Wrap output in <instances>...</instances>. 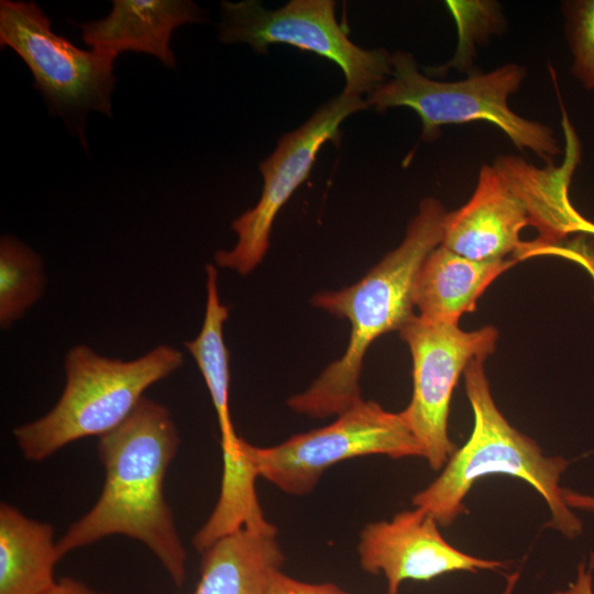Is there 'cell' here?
<instances>
[{"label": "cell", "instance_id": "cell-26", "mask_svg": "<svg viewBox=\"0 0 594 594\" xmlns=\"http://www.w3.org/2000/svg\"><path fill=\"white\" fill-rule=\"evenodd\" d=\"M581 232L594 234V223L584 219L582 222Z\"/></svg>", "mask_w": 594, "mask_h": 594}, {"label": "cell", "instance_id": "cell-7", "mask_svg": "<svg viewBox=\"0 0 594 594\" xmlns=\"http://www.w3.org/2000/svg\"><path fill=\"white\" fill-rule=\"evenodd\" d=\"M221 12V42L246 43L258 53L275 43L312 52L342 69L345 94L369 96L392 75V54L352 43L336 19L334 1L292 0L277 10H267L255 0L222 1Z\"/></svg>", "mask_w": 594, "mask_h": 594}, {"label": "cell", "instance_id": "cell-13", "mask_svg": "<svg viewBox=\"0 0 594 594\" xmlns=\"http://www.w3.org/2000/svg\"><path fill=\"white\" fill-rule=\"evenodd\" d=\"M562 128L565 146L563 163L539 168L516 155H499L493 163L508 188L526 209L529 226L539 237L526 243L524 256L550 251L569 234L580 232L583 217L569 199V187L581 162V143L566 114Z\"/></svg>", "mask_w": 594, "mask_h": 594}, {"label": "cell", "instance_id": "cell-19", "mask_svg": "<svg viewBox=\"0 0 594 594\" xmlns=\"http://www.w3.org/2000/svg\"><path fill=\"white\" fill-rule=\"evenodd\" d=\"M45 287L41 256L12 235L0 240V324L9 328L35 304Z\"/></svg>", "mask_w": 594, "mask_h": 594}, {"label": "cell", "instance_id": "cell-11", "mask_svg": "<svg viewBox=\"0 0 594 594\" xmlns=\"http://www.w3.org/2000/svg\"><path fill=\"white\" fill-rule=\"evenodd\" d=\"M358 554L363 571L385 578L387 594H399L406 581L428 582L452 572L506 566L503 561L474 557L451 546L432 514L421 507L366 525L360 534Z\"/></svg>", "mask_w": 594, "mask_h": 594}, {"label": "cell", "instance_id": "cell-25", "mask_svg": "<svg viewBox=\"0 0 594 594\" xmlns=\"http://www.w3.org/2000/svg\"><path fill=\"white\" fill-rule=\"evenodd\" d=\"M563 498L570 508L594 512V496L563 488Z\"/></svg>", "mask_w": 594, "mask_h": 594}, {"label": "cell", "instance_id": "cell-17", "mask_svg": "<svg viewBox=\"0 0 594 594\" xmlns=\"http://www.w3.org/2000/svg\"><path fill=\"white\" fill-rule=\"evenodd\" d=\"M59 559L52 525L0 504V594H45Z\"/></svg>", "mask_w": 594, "mask_h": 594}, {"label": "cell", "instance_id": "cell-2", "mask_svg": "<svg viewBox=\"0 0 594 594\" xmlns=\"http://www.w3.org/2000/svg\"><path fill=\"white\" fill-rule=\"evenodd\" d=\"M446 210L432 197L420 201L402 243L355 284L311 298L312 306L351 324L342 356L329 364L302 393L288 398L301 415H340L360 402V376L370 345L382 334L400 330L414 316V287L427 256L441 244Z\"/></svg>", "mask_w": 594, "mask_h": 594}, {"label": "cell", "instance_id": "cell-23", "mask_svg": "<svg viewBox=\"0 0 594 594\" xmlns=\"http://www.w3.org/2000/svg\"><path fill=\"white\" fill-rule=\"evenodd\" d=\"M592 566L593 560L588 568L584 562H581L574 582L570 583L565 590L557 591L554 594H594Z\"/></svg>", "mask_w": 594, "mask_h": 594}, {"label": "cell", "instance_id": "cell-16", "mask_svg": "<svg viewBox=\"0 0 594 594\" xmlns=\"http://www.w3.org/2000/svg\"><path fill=\"white\" fill-rule=\"evenodd\" d=\"M515 262H476L439 245L416 278L414 304L418 316L433 323L458 324L463 314L475 310L490 284Z\"/></svg>", "mask_w": 594, "mask_h": 594}, {"label": "cell", "instance_id": "cell-24", "mask_svg": "<svg viewBox=\"0 0 594 594\" xmlns=\"http://www.w3.org/2000/svg\"><path fill=\"white\" fill-rule=\"evenodd\" d=\"M45 594H109L106 592H100L94 588H90L86 584L70 579L63 578L58 580L55 585Z\"/></svg>", "mask_w": 594, "mask_h": 594}, {"label": "cell", "instance_id": "cell-5", "mask_svg": "<svg viewBox=\"0 0 594 594\" xmlns=\"http://www.w3.org/2000/svg\"><path fill=\"white\" fill-rule=\"evenodd\" d=\"M391 77L365 99L384 111L408 107L420 118L421 139L432 141L446 124L486 121L502 130L519 150H529L552 164L561 153L553 130L518 116L508 98L521 86L526 68L510 63L488 73L470 74L457 81H440L419 70L415 57L404 51L392 54Z\"/></svg>", "mask_w": 594, "mask_h": 594}, {"label": "cell", "instance_id": "cell-10", "mask_svg": "<svg viewBox=\"0 0 594 594\" xmlns=\"http://www.w3.org/2000/svg\"><path fill=\"white\" fill-rule=\"evenodd\" d=\"M369 108L361 97L342 91L323 103L300 128L279 138L272 155L260 163L264 178L261 198L254 208L232 222L238 243L230 251L216 252L218 266L241 275L255 268L268 249L276 215L308 177L319 148L328 141L338 143L344 119Z\"/></svg>", "mask_w": 594, "mask_h": 594}, {"label": "cell", "instance_id": "cell-8", "mask_svg": "<svg viewBox=\"0 0 594 594\" xmlns=\"http://www.w3.org/2000/svg\"><path fill=\"white\" fill-rule=\"evenodd\" d=\"M374 454L424 458L399 413L363 399L326 427L295 435L277 446L252 448L258 476L292 495L310 493L324 471L341 461Z\"/></svg>", "mask_w": 594, "mask_h": 594}, {"label": "cell", "instance_id": "cell-18", "mask_svg": "<svg viewBox=\"0 0 594 594\" xmlns=\"http://www.w3.org/2000/svg\"><path fill=\"white\" fill-rule=\"evenodd\" d=\"M207 301L202 328L193 341H186L209 391L220 429L222 453L237 449V435L229 409V352L223 340V324L229 308L221 304L218 292V271L212 264L206 266Z\"/></svg>", "mask_w": 594, "mask_h": 594}, {"label": "cell", "instance_id": "cell-12", "mask_svg": "<svg viewBox=\"0 0 594 594\" xmlns=\"http://www.w3.org/2000/svg\"><path fill=\"white\" fill-rule=\"evenodd\" d=\"M526 226L522 204L494 165L483 164L470 199L446 213L440 245L476 262L503 261L509 253L521 254Z\"/></svg>", "mask_w": 594, "mask_h": 594}, {"label": "cell", "instance_id": "cell-22", "mask_svg": "<svg viewBox=\"0 0 594 594\" xmlns=\"http://www.w3.org/2000/svg\"><path fill=\"white\" fill-rule=\"evenodd\" d=\"M268 594H349L332 583H308L282 571L277 572L271 583Z\"/></svg>", "mask_w": 594, "mask_h": 594}, {"label": "cell", "instance_id": "cell-4", "mask_svg": "<svg viewBox=\"0 0 594 594\" xmlns=\"http://www.w3.org/2000/svg\"><path fill=\"white\" fill-rule=\"evenodd\" d=\"M183 363V353L169 345L128 362L99 355L87 345L72 348L65 356L66 383L56 405L40 419L13 430L24 458L41 461L73 441L112 431L133 411L146 388Z\"/></svg>", "mask_w": 594, "mask_h": 594}, {"label": "cell", "instance_id": "cell-14", "mask_svg": "<svg viewBox=\"0 0 594 594\" xmlns=\"http://www.w3.org/2000/svg\"><path fill=\"white\" fill-rule=\"evenodd\" d=\"M204 20L205 12L188 0H113L107 18L77 26L92 48L117 55L127 51L147 53L173 68L176 62L169 42L174 30Z\"/></svg>", "mask_w": 594, "mask_h": 594}, {"label": "cell", "instance_id": "cell-9", "mask_svg": "<svg viewBox=\"0 0 594 594\" xmlns=\"http://www.w3.org/2000/svg\"><path fill=\"white\" fill-rule=\"evenodd\" d=\"M413 360V395L399 415L419 442L432 470H441L457 447L448 432L454 387L471 360L493 353L498 331L486 326L464 331L415 315L399 330Z\"/></svg>", "mask_w": 594, "mask_h": 594}, {"label": "cell", "instance_id": "cell-20", "mask_svg": "<svg viewBox=\"0 0 594 594\" xmlns=\"http://www.w3.org/2000/svg\"><path fill=\"white\" fill-rule=\"evenodd\" d=\"M459 25V43L453 58L440 67L426 68V75L455 67H471L475 46L502 31L504 18L495 1H447Z\"/></svg>", "mask_w": 594, "mask_h": 594}, {"label": "cell", "instance_id": "cell-6", "mask_svg": "<svg viewBox=\"0 0 594 594\" xmlns=\"http://www.w3.org/2000/svg\"><path fill=\"white\" fill-rule=\"evenodd\" d=\"M0 46L22 58L48 110L61 116L84 143L86 114L91 110L112 114L118 55L85 51L55 34L51 20L34 1H0Z\"/></svg>", "mask_w": 594, "mask_h": 594}, {"label": "cell", "instance_id": "cell-15", "mask_svg": "<svg viewBox=\"0 0 594 594\" xmlns=\"http://www.w3.org/2000/svg\"><path fill=\"white\" fill-rule=\"evenodd\" d=\"M284 560L274 525L242 528L202 552L200 578L193 594H268Z\"/></svg>", "mask_w": 594, "mask_h": 594}, {"label": "cell", "instance_id": "cell-21", "mask_svg": "<svg viewBox=\"0 0 594 594\" xmlns=\"http://www.w3.org/2000/svg\"><path fill=\"white\" fill-rule=\"evenodd\" d=\"M565 35L572 54L571 72L587 90H594V0L563 2Z\"/></svg>", "mask_w": 594, "mask_h": 594}, {"label": "cell", "instance_id": "cell-3", "mask_svg": "<svg viewBox=\"0 0 594 594\" xmlns=\"http://www.w3.org/2000/svg\"><path fill=\"white\" fill-rule=\"evenodd\" d=\"M465 392L474 415L472 433L425 490L414 495L415 507L428 510L439 526H450L466 512L464 498L481 477L505 474L524 480L546 501L547 526L568 538L582 532V522L565 504L560 477L569 465L562 457H548L535 440L515 429L497 408L484 370V360L469 362Z\"/></svg>", "mask_w": 594, "mask_h": 594}, {"label": "cell", "instance_id": "cell-1", "mask_svg": "<svg viewBox=\"0 0 594 594\" xmlns=\"http://www.w3.org/2000/svg\"><path fill=\"white\" fill-rule=\"evenodd\" d=\"M179 442L168 408L146 397L120 426L99 437L103 488L92 508L56 542L59 557L123 535L145 544L175 585H183L186 550L164 496V479Z\"/></svg>", "mask_w": 594, "mask_h": 594}]
</instances>
